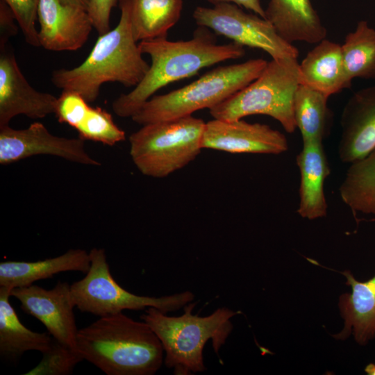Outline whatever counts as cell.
<instances>
[{
  "label": "cell",
  "instance_id": "8",
  "mask_svg": "<svg viewBox=\"0 0 375 375\" xmlns=\"http://www.w3.org/2000/svg\"><path fill=\"white\" fill-rule=\"evenodd\" d=\"M89 254L90 267L85 276L70 285L75 306L81 312L103 317L124 310L153 307L167 313L178 310L194 300V295L190 291L160 297L131 293L112 276L103 249L93 248Z\"/></svg>",
  "mask_w": 375,
  "mask_h": 375
},
{
  "label": "cell",
  "instance_id": "1",
  "mask_svg": "<svg viewBox=\"0 0 375 375\" xmlns=\"http://www.w3.org/2000/svg\"><path fill=\"white\" fill-rule=\"evenodd\" d=\"M138 44L142 53L150 56L151 62L142 81L113 101L112 110L121 117H132L156 92L168 84L245 54L244 47L240 44H218L215 34L203 26H199L188 40L169 41L163 37L140 41Z\"/></svg>",
  "mask_w": 375,
  "mask_h": 375
},
{
  "label": "cell",
  "instance_id": "15",
  "mask_svg": "<svg viewBox=\"0 0 375 375\" xmlns=\"http://www.w3.org/2000/svg\"><path fill=\"white\" fill-rule=\"evenodd\" d=\"M340 160L351 163L375 147V85L353 93L341 115Z\"/></svg>",
  "mask_w": 375,
  "mask_h": 375
},
{
  "label": "cell",
  "instance_id": "26",
  "mask_svg": "<svg viewBox=\"0 0 375 375\" xmlns=\"http://www.w3.org/2000/svg\"><path fill=\"white\" fill-rule=\"evenodd\" d=\"M342 51L349 81L375 78V29L367 21L358 22L355 30L346 35Z\"/></svg>",
  "mask_w": 375,
  "mask_h": 375
},
{
  "label": "cell",
  "instance_id": "25",
  "mask_svg": "<svg viewBox=\"0 0 375 375\" xmlns=\"http://www.w3.org/2000/svg\"><path fill=\"white\" fill-rule=\"evenodd\" d=\"M328 98L306 85H299L294 96V113L303 142H323L326 136L331 117Z\"/></svg>",
  "mask_w": 375,
  "mask_h": 375
},
{
  "label": "cell",
  "instance_id": "21",
  "mask_svg": "<svg viewBox=\"0 0 375 375\" xmlns=\"http://www.w3.org/2000/svg\"><path fill=\"white\" fill-rule=\"evenodd\" d=\"M90 267V254L81 249H69L60 256L35 262L3 261L0 263V286L11 290L27 287L61 272L86 274Z\"/></svg>",
  "mask_w": 375,
  "mask_h": 375
},
{
  "label": "cell",
  "instance_id": "28",
  "mask_svg": "<svg viewBox=\"0 0 375 375\" xmlns=\"http://www.w3.org/2000/svg\"><path fill=\"white\" fill-rule=\"evenodd\" d=\"M12 10L26 42L40 47L35 22L40 0H3Z\"/></svg>",
  "mask_w": 375,
  "mask_h": 375
},
{
  "label": "cell",
  "instance_id": "16",
  "mask_svg": "<svg viewBox=\"0 0 375 375\" xmlns=\"http://www.w3.org/2000/svg\"><path fill=\"white\" fill-rule=\"evenodd\" d=\"M78 93L62 90L58 97L55 115L60 123L75 128L78 137L108 146L126 139L125 132L114 122L110 113L100 107H91Z\"/></svg>",
  "mask_w": 375,
  "mask_h": 375
},
{
  "label": "cell",
  "instance_id": "29",
  "mask_svg": "<svg viewBox=\"0 0 375 375\" xmlns=\"http://www.w3.org/2000/svg\"><path fill=\"white\" fill-rule=\"evenodd\" d=\"M118 3L119 0H89L87 11L99 36L110 31L111 10Z\"/></svg>",
  "mask_w": 375,
  "mask_h": 375
},
{
  "label": "cell",
  "instance_id": "18",
  "mask_svg": "<svg viewBox=\"0 0 375 375\" xmlns=\"http://www.w3.org/2000/svg\"><path fill=\"white\" fill-rule=\"evenodd\" d=\"M297 164L300 172L297 212L308 219L325 217L328 206L324 184L330 167L322 142H303L302 149L297 156Z\"/></svg>",
  "mask_w": 375,
  "mask_h": 375
},
{
  "label": "cell",
  "instance_id": "6",
  "mask_svg": "<svg viewBox=\"0 0 375 375\" xmlns=\"http://www.w3.org/2000/svg\"><path fill=\"white\" fill-rule=\"evenodd\" d=\"M299 64L296 58L272 59L253 81L209 109L210 115L227 121L268 115L286 132L294 133L297 128L294 100L300 85Z\"/></svg>",
  "mask_w": 375,
  "mask_h": 375
},
{
  "label": "cell",
  "instance_id": "5",
  "mask_svg": "<svg viewBox=\"0 0 375 375\" xmlns=\"http://www.w3.org/2000/svg\"><path fill=\"white\" fill-rule=\"evenodd\" d=\"M267 62L262 58H256L219 66L183 88L151 97L131 119L144 125L210 109L253 81Z\"/></svg>",
  "mask_w": 375,
  "mask_h": 375
},
{
  "label": "cell",
  "instance_id": "19",
  "mask_svg": "<svg viewBox=\"0 0 375 375\" xmlns=\"http://www.w3.org/2000/svg\"><path fill=\"white\" fill-rule=\"evenodd\" d=\"M265 19L279 36L289 43L317 44L327 30L310 0H269Z\"/></svg>",
  "mask_w": 375,
  "mask_h": 375
},
{
  "label": "cell",
  "instance_id": "11",
  "mask_svg": "<svg viewBox=\"0 0 375 375\" xmlns=\"http://www.w3.org/2000/svg\"><path fill=\"white\" fill-rule=\"evenodd\" d=\"M10 294L19 301L24 312L44 325L54 339L76 349L78 330L73 311L75 304L68 283L58 281L49 290L33 284L15 288Z\"/></svg>",
  "mask_w": 375,
  "mask_h": 375
},
{
  "label": "cell",
  "instance_id": "4",
  "mask_svg": "<svg viewBox=\"0 0 375 375\" xmlns=\"http://www.w3.org/2000/svg\"><path fill=\"white\" fill-rule=\"evenodd\" d=\"M196 303L184 306V313L169 317L153 307L147 308L140 319L146 322L160 340L165 353V364L176 374H190L205 371L203 347L212 340L215 351L226 342L232 330L231 319L240 313L226 307L210 315L192 314Z\"/></svg>",
  "mask_w": 375,
  "mask_h": 375
},
{
  "label": "cell",
  "instance_id": "24",
  "mask_svg": "<svg viewBox=\"0 0 375 375\" xmlns=\"http://www.w3.org/2000/svg\"><path fill=\"white\" fill-rule=\"evenodd\" d=\"M350 164L339 188L340 197L354 215H375V147Z\"/></svg>",
  "mask_w": 375,
  "mask_h": 375
},
{
  "label": "cell",
  "instance_id": "12",
  "mask_svg": "<svg viewBox=\"0 0 375 375\" xmlns=\"http://www.w3.org/2000/svg\"><path fill=\"white\" fill-rule=\"evenodd\" d=\"M201 147L232 153L278 155L288 149V142L284 134L267 124L213 119L206 122Z\"/></svg>",
  "mask_w": 375,
  "mask_h": 375
},
{
  "label": "cell",
  "instance_id": "13",
  "mask_svg": "<svg viewBox=\"0 0 375 375\" xmlns=\"http://www.w3.org/2000/svg\"><path fill=\"white\" fill-rule=\"evenodd\" d=\"M58 97L35 90L22 73L15 54L0 48V127L20 115L40 119L55 113Z\"/></svg>",
  "mask_w": 375,
  "mask_h": 375
},
{
  "label": "cell",
  "instance_id": "32",
  "mask_svg": "<svg viewBox=\"0 0 375 375\" xmlns=\"http://www.w3.org/2000/svg\"><path fill=\"white\" fill-rule=\"evenodd\" d=\"M64 3L73 6L81 7L85 10H88L89 0H60Z\"/></svg>",
  "mask_w": 375,
  "mask_h": 375
},
{
  "label": "cell",
  "instance_id": "22",
  "mask_svg": "<svg viewBox=\"0 0 375 375\" xmlns=\"http://www.w3.org/2000/svg\"><path fill=\"white\" fill-rule=\"evenodd\" d=\"M11 289L0 286V355L10 362H17L28 351H48L53 337L24 326L10 304Z\"/></svg>",
  "mask_w": 375,
  "mask_h": 375
},
{
  "label": "cell",
  "instance_id": "31",
  "mask_svg": "<svg viewBox=\"0 0 375 375\" xmlns=\"http://www.w3.org/2000/svg\"><path fill=\"white\" fill-rule=\"evenodd\" d=\"M213 6L220 3H233L240 7L250 10L255 14L265 19V9L261 5L260 0H206Z\"/></svg>",
  "mask_w": 375,
  "mask_h": 375
},
{
  "label": "cell",
  "instance_id": "10",
  "mask_svg": "<svg viewBox=\"0 0 375 375\" xmlns=\"http://www.w3.org/2000/svg\"><path fill=\"white\" fill-rule=\"evenodd\" d=\"M79 137L67 138L51 134L45 126L33 122L25 129L9 125L0 127V164L6 165L38 155L60 157L79 164L99 166L101 163L85 150Z\"/></svg>",
  "mask_w": 375,
  "mask_h": 375
},
{
  "label": "cell",
  "instance_id": "27",
  "mask_svg": "<svg viewBox=\"0 0 375 375\" xmlns=\"http://www.w3.org/2000/svg\"><path fill=\"white\" fill-rule=\"evenodd\" d=\"M40 363L26 375H68L83 358L76 349L69 347L53 338L50 349L42 353Z\"/></svg>",
  "mask_w": 375,
  "mask_h": 375
},
{
  "label": "cell",
  "instance_id": "20",
  "mask_svg": "<svg viewBox=\"0 0 375 375\" xmlns=\"http://www.w3.org/2000/svg\"><path fill=\"white\" fill-rule=\"evenodd\" d=\"M299 67L300 84L328 97L351 85L344 69L342 45L326 38L306 54Z\"/></svg>",
  "mask_w": 375,
  "mask_h": 375
},
{
  "label": "cell",
  "instance_id": "14",
  "mask_svg": "<svg viewBox=\"0 0 375 375\" xmlns=\"http://www.w3.org/2000/svg\"><path fill=\"white\" fill-rule=\"evenodd\" d=\"M38 20L40 47L54 51L81 48L93 28L86 10L60 0H40Z\"/></svg>",
  "mask_w": 375,
  "mask_h": 375
},
{
  "label": "cell",
  "instance_id": "30",
  "mask_svg": "<svg viewBox=\"0 0 375 375\" xmlns=\"http://www.w3.org/2000/svg\"><path fill=\"white\" fill-rule=\"evenodd\" d=\"M16 18L8 5L3 1H0V48L8 45L11 37L18 32L15 24Z\"/></svg>",
  "mask_w": 375,
  "mask_h": 375
},
{
  "label": "cell",
  "instance_id": "2",
  "mask_svg": "<svg viewBox=\"0 0 375 375\" xmlns=\"http://www.w3.org/2000/svg\"><path fill=\"white\" fill-rule=\"evenodd\" d=\"M76 349L107 375H153L163 362L162 344L149 326L122 312L79 329Z\"/></svg>",
  "mask_w": 375,
  "mask_h": 375
},
{
  "label": "cell",
  "instance_id": "3",
  "mask_svg": "<svg viewBox=\"0 0 375 375\" xmlns=\"http://www.w3.org/2000/svg\"><path fill=\"white\" fill-rule=\"evenodd\" d=\"M121 16L116 27L99 35L85 60L72 69L53 70L51 81L62 90L81 94L88 103L94 101L102 84L117 82L135 87L150 65L135 40L125 6L119 5Z\"/></svg>",
  "mask_w": 375,
  "mask_h": 375
},
{
  "label": "cell",
  "instance_id": "7",
  "mask_svg": "<svg viewBox=\"0 0 375 375\" xmlns=\"http://www.w3.org/2000/svg\"><path fill=\"white\" fill-rule=\"evenodd\" d=\"M206 122L188 115L142 125L129 136L130 156L144 175L165 178L201 153Z\"/></svg>",
  "mask_w": 375,
  "mask_h": 375
},
{
  "label": "cell",
  "instance_id": "9",
  "mask_svg": "<svg viewBox=\"0 0 375 375\" xmlns=\"http://www.w3.org/2000/svg\"><path fill=\"white\" fill-rule=\"evenodd\" d=\"M192 17L199 26L244 47L261 49L274 60L298 58V49L281 38L269 22L257 14L244 12L235 4L198 6Z\"/></svg>",
  "mask_w": 375,
  "mask_h": 375
},
{
  "label": "cell",
  "instance_id": "23",
  "mask_svg": "<svg viewBox=\"0 0 375 375\" xmlns=\"http://www.w3.org/2000/svg\"><path fill=\"white\" fill-rule=\"evenodd\" d=\"M128 11L137 42L167 37L179 20L183 0H119Z\"/></svg>",
  "mask_w": 375,
  "mask_h": 375
},
{
  "label": "cell",
  "instance_id": "17",
  "mask_svg": "<svg viewBox=\"0 0 375 375\" xmlns=\"http://www.w3.org/2000/svg\"><path fill=\"white\" fill-rule=\"evenodd\" d=\"M350 293L340 296L338 307L344 319L342 331L333 336L344 340L353 335L360 345L375 339V275L367 281H358L350 271H344Z\"/></svg>",
  "mask_w": 375,
  "mask_h": 375
}]
</instances>
